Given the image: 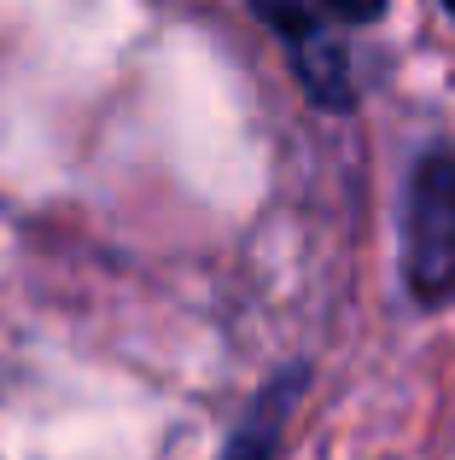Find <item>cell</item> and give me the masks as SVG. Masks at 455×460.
<instances>
[{
  "label": "cell",
  "mask_w": 455,
  "mask_h": 460,
  "mask_svg": "<svg viewBox=\"0 0 455 460\" xmlns=\"http://www.w3.org/2000/svg\"><path fill=\"white\" fill-rule=\"evenodd\" d=\"M403 257H409V286L426 304L455 292V157L444 152L415 169Z\"/></svg>",
  "instance_id": "cell-1"
},
{
  "label": "cell",
  "mask_w": 455,
  "mask_h": 460,
  "mask_svg": "<svg viewBox=\"0 0 455 460\" xmlns=\"http://www.w3.org/2000/svg\"><path fill=\"white\" fill-rule=\"evenodd\" d=\"M263 18H274L286 30V41H309V35H327V23H368L386 12V0H257Z\"/></svg>",
  "instance_id": "cell-2"
},
{
  "label": "cell",
  "mask_w": 455,
  "mask_h": 460,
  "mask_svg": "<svg viewBox=\"0 0 455 460\" xmlns=\"http://www.w3.org/2000/svg\"><path fill=\"white\" fill-rule=\"evenodd\" d=\"M444 6H450V18H455V0H444Z\"/></svg>",
  "instance_id": "cell-3"
}]
</instances>
